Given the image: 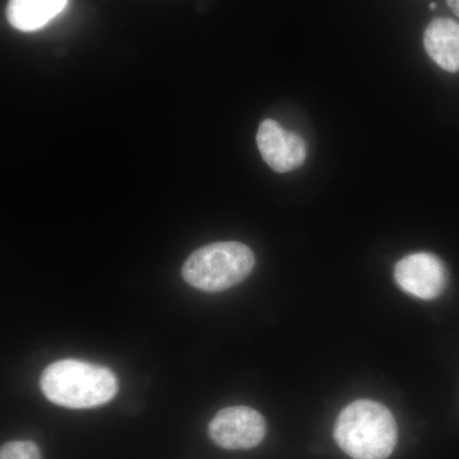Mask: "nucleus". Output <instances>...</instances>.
<instances>
[{"label":"nucleus","instance_id":"obj_1","mask_svg":"<svg viewBox=\"0 0 459 459\" xmlns=\"http://www.w3.org/2000/svg\"><path fill=\"white\" fill-rule=\"evenodd\" d=\"M42 394L57 406L83 410L101 406L117 394V379L108 368L65 359L45 368Z\"/></svg>","mask_w":459,"mask_h":459},{"label":"nucleus","instance_id":"obj_2","mask_svg":"<svg viewBox=\"0 0 459 459\" xmlns=\"http://www.w3.org/2000/svg\"><path fill=\"white\" fill-rule=\"evenodd\" d=\"M333 437L352 459H388L397 444V424L385 404L359 400L341 411Z\"/></svg>","mask_w":459,"mask_h":459},{"label":"nucleus","instance_id":"obj_3","mask_svg":"<svg viewBox=\"0 0 459 459\" xmlns=\"http://www.w3.org/2000/svg\"><path fill=\"white\" fill-rule=\"evenodd\" d=\"M255 253L238 241L208 244L199 247L184 263L183 279L205 292H221L237 286L252 273Z\"/></svg>","mask_w":459,"mask_h":459},{"label":"nucleus","instance_id":"obj_4","mask_svg":"<svg viewBox=\"0 0 459 459\" xmlns=\"http://www.w3.org/2000/svg\"><path fill=\"white\" fill-rule=\"evenodd\" d=\"M267 433L261 413L247 406L226 407L208 425V434L217 446L229 451H246L259 446Z\"/></svg>","mask_w":459,"mask_h":459},{"label":"nucleus","instance_id":"obj_5","mask_svg":"<svg viewBox=\"0 0 459 459\" xmlns=\"http://www.w3.org/2000/svg\"><path fill=\"white\" fill-rule=\"evenodd\" d=\"M394 280L402 291L429 301L443 294L448 282V273L437 255L413 253L395 264Z\"/></svg>","mask_w":459,"mask_h":459},{"label":"nucleus","instance_id":"obj_6","mask_svg":"<svg viewBox=\"0 0 459 459\" xmlns=\"http://www.w3.org/2000/svg\"><path fill=\"white\" fill-rule=\"evenodd\" d=\"M256 144L265 164L272 170L285 174L303 166L307 143L296 133L287 132L276 120L267 119L259 126Z\"/></svg>","mask_w":459,"mask_h":459},{"label":"nucleus","instance_id":"obj_7","mask_svg":"<svg viewBox=\"0 0 459 459\" xmlns=\"http://www.w3.org/2000/svg\"><path fill=\"white\" fill-rule=\"evenodd\" d=\"M428 56L444 71L459 72V23L451 18H435L424 32Z\"/></svg>","mask_w":459,"mask_h":459},{"label":"nucleus","instance_id":"obj_8","mask_svg":"<svg viewBox=\"0 0 459 459\" xmlns=\"http://www.w3.org/2000/svg\"><path fill=\"white\" fill-rule=\"evenodd\" d=\"M68 0H9L7 20L22 32L38 31L65 8Z\"/></svg>","mask_w":459,"mask_h":459},{"label":"nucleus","instance_id":"obj_9","mask_svg":"<svg viewBox=\"0 0 459 459\" xmlns=\"http://www.w3.org/2000/svg\"><path fill=\"white\" fill-rule=\"evenodd\" d=\"M0 459H42L40 449L30 440H14L0 449Z\"/></svg>","mask_w":459,"mask_h":459},{"label":"nucleus","instance_id":"obj_10","mask_svg":"<svg viewBox=\"0 0 459 459\" xmlns=\"http://www.w3.org/2000/svg\"><path fill=\"white\" fill-rule=\"evenodd\" d=\"M446 4L451 8L453 13L459 17V0H446Z\"/></svg>","mask_w":459,"mask_h":459},{"label":"nucleus","instance_id":"obj_11","mask_svg":"<svg viewBox=\"0 0 459 459\" xmlns=\"http://www.w3.org/2000/svg\"><path fill=\"white\" fill-rule=\"evenodd\" d=\"M430 9H431V11H434V9H437V3H430Z\"/></svg>","mask_w":459,"mask_h":459}]
</instances>
